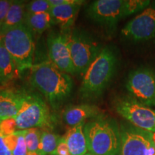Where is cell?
Listing matches in <instances>:
<instances>
[{
  "label": "cell",
  "instance_id": "obj_7",
  "mask_svg": "<svg viewBox=\"0 0 155 155\" xmlns=\"http://www.w3.org/2000/svg\"><path fill=\"white\" fill-rule=\"evenodd\" d=\"M17 130L32 128H50L52 118L49 107L42 97L25 91L22 106L15 116Z\"/></svg>",
  "mask_w": 155,
  "mask_h": 155
},
{
  "label": "cell",
  "instance_id": "obj_22",
  "mask_svg": "<svg viewBox=\"0 0 155 155\" xmlns=\"http://www.w3.org/2000/svg\"><path fill=\"white\" fill-rule=\"evenodd\" d=\"M50 7L48 0H35L30 2L26 6V12L28 14H40L50 12Z\"/></svg>",
  "mask_w": 155,
  "mask_h": 155
},
{
  "label": "cell",
  "instance_id": "obj_2",
  "mask_svg": "<svg viewBox=\"0 0 155 155\" xmlns=\"http://www.w3.org/2000/svg\"><path fill=\"white\" fill-rule=\"evenodd\" d=\"M117 55L111 47L102 48L83 77L80 94L85 99L101 96L113 79L117 68Z\"/></svg>",
  "mask_w": 155,
  "mask_h": 155
},
{
  "label": "cell",
  "instance_id": "obj_8",
  "mask_svg": "<svg viewBox=\"0 0 155 155\" xmlns=\"http://www.w3.org/2000/svg\"><path fill=\"white\" fill-rule=\"evenodd\" d=\"M116 113L133 127L148 132H155V109L131 96L116 98L114 104Z\"/></svg>",
  "mask_w": 155,
  "mask_h": 155
},
{
  "label": "cell",
  "instance_id": "obj_11",
  "mask_svg": "<svg viewBox=\"0 0 155 155\" xmlns=\"http://www.w3.org/2000/svg\"><path fill=\"white\" fill-rule=\"evenodd\" d=\"M119 155H155V147L150 132L132 125L122 127Z\"/></svg>",
  "mask_w": 155,
  "mask_h": 155
},
{
  "label": "cell",
  "instance_id": "obj_21",
  "mask_svg": "<svg viewBox=\"0 0 155 155\" xmlns=\"http://www.w3.org/2000/svg\"><path fill=\"white\" fill-rule=\"evenodd\" d=\"M42 131L39 128H32L25 130V139L28 153H38L41 139Z\"/></svg>",
  "mask_w": 155,
  "mask_h": 155
},
{
  "label": "cell",
  "instance_id": "obj_25",
  "mask_svg": "<svg viewBox=\"0 0 155 155\" xmlns=\"http://www.w3.org/2000/svg\"><path fill=\"white\" fill-rule=\"evenodd\" d=\"M52 155H71L68 147L66 141H65L64 137H61V139H60L57 149H56L55 152Z\"/></svg>",
  "mask_w": 155,
  "mask_h": 155
},
{
  "label": "cell",
  "instance_id": "obj_9",
  "mask_svg": "<svg viewBox=\"0 0 155 155\" xmlns=\"http://www.w3.org/2000/svg\"><path fill=\"white\" fill-rule=\"evenodd\" d=\"M126 88L129 96L150 107H155V71L149 67H140L128 75Z\"/></svg>",
  "mask_w": 155,
  "mask_h": 155
},
{
  "label": "cell",
  "instance_id": "obj_10",
  "mask_svg": "<svg viewBox=\"0 0 155 155\" xmlns=\"http://www.w3.org/2000/svg\"><path fill=\"white\" fill-rule=\"evenodd\" d=\"M121 35L133 42H144L155 38V3L134 17L122 28Z\"/></svg>",
  "mask_w": 155,
  "mask_h": 155
},
{
  "label": "cell",
  "instance_id": "obj_29",
  "mask_svg": "<svg viewBox=\"0 0 155 155\" xmlns=\"http://www.w3.org/2000/svg\"><path fill=\"white\" fill-rule=\"evenodd\" d=\"M150 137L152 141L153 144H154V146L155 147V132H150Z\"/></svg>",
  "mask_w": 155,
  "mask_h": 155
},
{
  "label": "cell",
  "instance_id": "obj_24",
  "mask_svg": "<svg viewBox=\"0 0 155 155\" xmlns=\"http://www.w3.org/2000/svg\"><path fill=\"white\" fill-rule=\"evenodd\" d=\"M18 141L15 149L13 151V155H28V151L25 143V130H17Z\"/></svg>",
  "mask_w": 155,
  "mask_h": 155
},
{
  "label": "cell",
  "instance_id": "obj_1",
  "mask_svg": "<svg viewBox=\"0 0 155 155\" xmlns=\"http://www.w3.org/2000/svg\"><path fill=\"white\" fill-rule=\"evenodd\" d=\"M30 80L55 110L71 96L73 87L70 75L58 69L50 60L32 65Z\"/></svg>",
  "mask_w": 155,
  "mask_h": 155
},
{
  "label": "cell",
  "instance_id": "obj_28",
  "mask_svg": "<svg viewBox=\"0 0 155 155\" xmlns=\"http://www.w3.org/2000/svg\"><path fill=\"white\" fill-rule=\"evenodd\" d=\"M0 155H13L12 151L5 144L4 136L0 134Z\"/></svg>",
  "mask_w": 155,
  "mask_h": 155
},
{
  "label": "cell",
  "instance_id": "obj_32",
  "mask_svg": "<svg viewBox=\"0 0 155 155\" xmlns=\"http://www.w3.org/2000/svg\"><path fill=\"white\" fill-rule=\"evenodd\" d=\"M0 40H1V36H0Z\"/></svg>",
  "mask_w": 155,
  "mask_h": 155
},
{
  "label": "cell",
  "instance_id": "obj_5",
  "mask_svg": "<svg viewBox=\"0 0 155 155\" xmlns=\"http://www.w3.org/2000/svg\"><path fill=\"white\" fill-rule=\"evenodd\" d=\"M65 33L75 75H84L101 50V45L88 32L79 29Z\"/></svg>",
  "mask_w": 155,
  "mask_h": 155
},
{
  "label": "cell",
  "instance_id": "obj_30",
  "mask_svg": "<svg viewBox=\"0 0 155 155\" xmlns=\"http://www.w3.org/2000/svg\"><path fill=\"white\" fill-rule=\"evenodd\" d=\"M28 155H39L37 153H28Z\"/></svg>",
  "mask_w": 155,
  "mask_h": 155
},
{
  "label": "cell",
  "instance_id": "obj_31",
  "mask_svg": "<svg viewBox=\"0 0 155 155\" xmlns=\"http://www.w3.org/2000/svg\"><path fill=\"white\" fill-rule=\"evenodd\" d=\"M86 155H92V154H90V153H88V154H86Z\"/></svg>",
  "mask_w": 155,
  "mask_h": 155
},
{
  "label": "cell",
  "instance_id": "obj_12",
  "mask_svg": "<svg viewBox=\"0 0 155 155\" xmlns=\"http://www.w3.org/2000/svg\"><path fill=\"white\" fill-rule=\"evenodd\" d=\"M47 45L50 61L63 72L75 75L66 33L52 31L48 35Z\"/></svg>",
  "mask_w": 155,
  "mask_h": 155
},
{
  "label": "cell",
  "instance_id": "obj_20",
  "mask_svg": "<svg viewBox=\"0 0 155 155\" xmlns=\"http://www.w3.org/2000/svg\"><path fill=\"white\" fill-rule=\"evenodd\" d=\"M61 137L48 130H42L39 147V155H52L55 152Z\"/></svg>",
  "mask_w": 155,
  "mask_h": 155
},
{
  "label": "cell",
  "instance_id": "obj_16",
  "mask_svg": "<svg viewBox=\"0 0 155 155\" xmlns=\"http://www.w3.org/2000/svg\"><path fill=\"white\" fill-rule=\"evenodd\" d=\"M84 125L83 123L71 127L64 136L71 155H86L88 153Z\"/></svg>",
  "mask_w": 155,
  "mask_h": 155
},
{
  "label": "cell",
  "instance_id": "obj_17",
  "mask_svg": "<svg viewBox=\"0 0 155 155\" xmlns=\"http://www.w3.org/2000/svg\"><path fill=\"white\" fill-rule=\"evenodd\" d=\"M26 6L22 1H12L5 18L0 23L1 38L10 29L25 24Z\"/></svg>",
  "mask_w": 155,
  "mask_h": 155
},
{
  "label": "cell",
  "instance_id": "obj_18",
  "mask_svg": "<svg viewBox=\"0 0 155 155\" xmlns=\"http://www.w3.org/2000/svg\"><path fill=\"white\" fill-rule=\"evenodd\" d=\"M19 73L12 58L0 40V83L12 80L18 76Z\"/></svg>",
  "mask_w": 155,
  "mask_h": 155
},
{
  "label": "cell",
  "instance_id": "obj_15",
  "mask_svg": "<svg viewBox=\"0 0 155 155\" xmlns=\"http://www.w3.org/2000/svg\"><path fill=\"white\" fill-rule=\"evenodd\" d=\"M83 2L68 4L52 7L50 11L53 24L58 25L65 32L71 30Z\"/></svg>",
  "mask_w": 155,
  "mask_h": 155
},
{
  "label": "cell",
  "instance_id": "obj_27",
  "mask_svg": "<svg viewBox=\"0 0 155 155\" xmlns=\"http://www.w3.org/2000/svg\"><path fill=\"white\" fill-rule=\"evenodd\" d=\"M50 7H54L56 6L62 5H68V4H77L83 2L82 0H48Z\"/></svg>",
  "mask_w": 155,
  "mask_h": 155
},
{
  "label": "cell",
  "instance_id": "obj_14",
  "mask_svg": "<svg viewBox=\"0 0 155 155\" xmlns=\"http://www.w3.org/2000/svg\"><path fill=\"white\" fill-rule=\"evenodd\" d=\"M25 94V91L0 90V121L16 116L22 106Z\"/></svg>",
  "mask_w": 155,
  "mask_h": 155
},
{
  "label": "cell",
  "instance_id": "obj_3",
  "mask_svg": "<svg viewBox=\"0 0 155 155\" xmlns=\"http://www.w3.org/2000/svg\"><path fill=\"white\" fill-rule=\"evenodd\" d=\"M88 153L92 155H119L121 130L114 120L100 116L84 125Z\"/></svg>",
  "mask_w": 155,
  "mask_h": 155
},
{
  "label": "cell",
  "instance_id": "obj_6",
  "mask_svg": "<svg viewBox=\"0 0 155 155\" xmlns=\"http://www.w3.org/2000/svg\"><path fill=\"white\" fill-rule=\"evenodd\" d=\"M135 13L133 0H96L86 9L89 18L108 30H113L121 19Z\"/></svg>",
  "mask_w": 155,
  "mask_h": 155
},
{
  "label": "cell",
  "instance_id": "obj_4",
  "mask_svg": "<svg viewBox=\"0 0 155 155\" xmlns=\"http://www.w3.org/2000/svg\"><path fill=\"white\" fill-rule=\"evenodd\" d=\"M1 40L19 73L31 69L33 65L35 42L33 34L26 25L10 29L2 36Z\"/></svg>",
  "mask_w": 155,
  "mask_h": 155
},
{
  "label": "cell",
  "instance_id": "obj_26",
  "mask_svg": "<svg viewBox=\"0 0 155 155\" xmlns=\"http://www.w3.org/2000/svg\"><path fill=\"white\" fill-rule=\"evenodd\" d=\"M12 2L10 0H0V23L5 18Z\"/></svg>",
  "mask_w": 155,
  "mask_h": 155
},
{
  "label": "cell",
  "instance_id": "obj_13",
  "mask_svg": "<svg viewBox=\"0 0 155 155\" xmlns=\"http://www.w3.org/2000/svg\"><path fill=\"white\" fill-rule=\"evenodd\" d=\"M102 111L96 106L88 104L69 106L63 111L64 121L71 127L84 123L88 119H96L102 116Z\"/></svg>",
  "mask_w": 155,
  "mask_h": 155
},
{
  "label": "cell",
  "instance_id": "obj_23",
  "mask_svg": "<svg viewBox=\"0 0 155 155\" xmlns=\"http://www.w3.org/2000/svg\"><path fill=\"white\" fill-rule=\"evenodd\" d=\"M17 131V124L15 118H9L0 121V134L6 137L12 134Z\"/></svg>",
  "mask_w": 155,
  "mask_h": 155
},
{
  "label": "cell",
  "instance_id": "obj_19",
  "mask_svg": "<svg viewBox=\"0 0 155 155\" xmlns=\"http://www.w3.org/2000/svg\"><path fill=\"white\" fill-rule=\"evenodd\" d=\"M53 24V19L50 12L33 15L26 12L25 25L30 29L32 34L36 36H40L42 32L49 29Z\"/></svg>",
  "mask_w": 155,
  "mask_h": 155
}]
</instances>
